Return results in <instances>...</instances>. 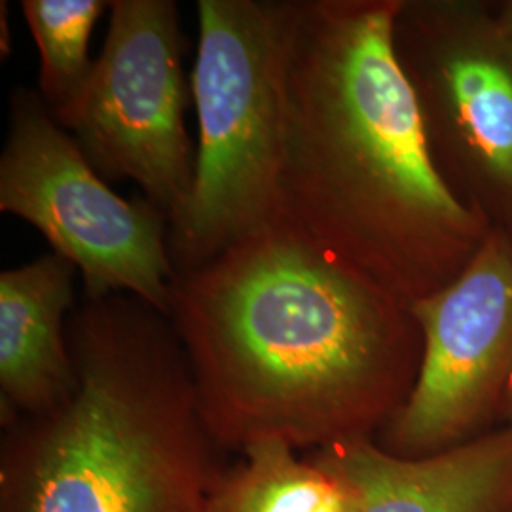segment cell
I'll return each mask as SVG.
<instances>
[{"instance_id": "cell-1", "label": "cell", "mask_w": 512, "mask_h": 512, "mask_svg": "<svg viewBox=\"0 0 512 512\" xmlns=\"http://www.w3.org/2000/svg\"><path fill=\"white\" fill-rule=\"evenodd\" d=\"M167 319L224 452L376 439L420 370L410 306L285 220L179 272Z\"/></svg>"}, {"instance_id": "cell-2", "label": "cell", "mask_w": 512, "mask_h": 512, "mask_svg": "<svg viewBox=\"0 0 512 512\" xmlns=\"http://www.w3.org/2000/svg\"><path fill=\"white\" fill-rule=\"evenodd\" d=\"M274 2L283 219L357 274L406 289L421 234L467 213L397 55L401 4Z\"/></svg>"}, {"instance_id": "cell-3", "label": "cell", "mask_w": 512, "mask_h": 512, "mask_svg": "<svg viewBox=\"0 0 512 512\" xmlns=\"http://www.w3.org/2000/svg\"><path fill=\"white\" fill-rule=\"evenodd\" d=\"M69 399L4 423L0 512H207L226 469L169 319L131 294L67 321Z\"/></svg>"}, {"instance_id": "cell-4", "label": "cell", "mask_w": 512, "mask_h": 512, "mask_svg": "<svg viewBox=\"0 0 512 512\" xmlns=\"http://www.w3.org/2000/svg\"><path fill=\"white\" fill-rule=\"evenodd\" d=\"M190 196L171 219L177 274L283 222L274 0H198Z\"/></svg>"}, {"instance_id": "cell-5", "label": "cell", "mask_w": 512, "mask_h": 512, "mask_svg": "<svg viewBox=\"0 0 512 512\" xmlns=\"http://www.w3.org/2000/svg\"><path fill=\"white\" fill-rule=\"evenodd\" d=\"M0 211L35 226L82 277L84 300L131 294L169 315L177 270L169 217L122 198L61 128L38 90L10 93L0 154Z\"/></svg>"}, {"instance_id": "cell-6", "label": "cell", "mask_w": 512, "mask_h": 512, "mask_svg": "<svg viewBox=\"0 0 512 512\" xmlns=\"http://www.w3.org/2000/svg\"><path fill=\"white\" fill-rule=\"evenodd\" d=\"M101 55L67 124L107 181H133L171 219L190 196L196 148L184 114L181 8L173 0H114Z\"/></svg>"}, {"instance_id": "cell-7", "label": "cell", "mask_w": 512, "mask_h": 512, "mask_svg": "<svg viewBox=\"0 0 512 512\" xmlns=\"http://www.w3.org/2000/svg\"><path fill=\"white\" fill-rule=\"evenodd\" d=\"M421 363L406 403L376 442L401 458H425L475 439L512 376V255L488 243L458 281L410 300Z\"/></svg>"}, {"instance_id": "cell-8", "label": "cell", "mask_w": 512, "mask_h": 512, "mask_svg": "<svg viewBox=\"0 0 512 512\" xmlns=\"http://www.w3.org/2000/svg\"><path fill=\"white\" fill-rule=\"evenodd\" d=\"M321 450L348 476L353 512H512V423L425 458L395 456L376 439Z\"/></svg>"}, {"instance_id": "cell-9", "label": "cell", "mask_w": 512, "mask_h": 512, "mask_svg": "<svg viewBox=\"0 0 512 512\" xmlns=\"http://www.w3.org/2000/svg\"><path fill=\"white\" fill-rule=\"evenodd\" d=\"M76 275L54 251L0 274L2 425L52 410L76 387L67 338Z\"/></svg>"}, {"instance_id": "cell-10", "label": "cell", "mask_w": 512, "mask_h": 512, "mask_svg": "<svg viewBox=\"0 0 512 512\" xmlns=\"http://www.w3.org/2000/svg\"><path fill=\"white\" fill-rule=\"evenodd\" d=\"M355 492L325 450L260 440L226 465L207 512H353Z\"/></svg>"}, {"instance_id": "cell-11", "label": "cell", "mask_w": 512, "mask_h": 512, "mask_svg": "<svg viewBox=\"0 0 512 512\" xmlns=\"http://www.w3.org/2000/svg\"><path fill=\"white\" fill-rule=\"evenodd\" d=\"M109 6L103 0H21L40 57L38 93L61 128L71 122L92 78L90 38Z\"/></svg>"}, {"instance_id": "cell-12", "label": "cell", "mask_w": 512, "mask_h": 512, "mask_svg": "<svg viewBox=\"0 0 512 512\" xmlns=\"http://www.w3.org/2000/svg\"><path fill=\"white\" fill-rule=\"evenodd\" d=\"M442 73L473 145L495 173L512 181L511 74L480 57H456Z\"/></svg>"}, {"instance_id": "cell-13", "label": "cell", "mask_w": 512, "mask_h": 512, "mask_svg": "<svg viewBox=\"0 0 512 512\" xmlns=\"http://www.w3.org/2000/svg\"><path fill=\"white\" fill-rule=\"evenodd\" d=\"M0 14H2V19H0V27H2V57H6V55H10L12 52V48H10V35H6V27H8V23H6V2H2L0 4Z\"/></svg>"}, {"instance_id": "cell-14", "label": "cell", "mask_w": 512, "mask_h": 512, "mask_svg": "<svg viewBox=\"0 0 512 512\" xmlns=\"http://www.w3.org/2000/svg\"><path fill=\"white\" fill-rule=\"evenodd\" d=\"M507 403H509V406L512 408V376L511 382H509V387H507Z\"/></svg>"}]
</instances>
